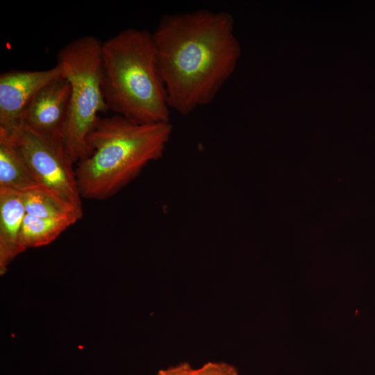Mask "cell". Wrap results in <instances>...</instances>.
<instances>
[{
	"instance_id": "cell-1",
	"label": "cell",
	"mask_w": 375,
	"mask_h": 375,
	"mask_svg": "<svg viewBox=\"0 0 375 375\" xmlns=\"http://www.w3.org/2000/svg\"><path fill=\"white\" fill-rule=\"evenodd\" d=\"M152 33L170 109L187 116L211 103L240 55L232 15L206 8L165 14Z\"/></svg>"
},
{
	"instance_id": "cell-2",
	"label": "cell",
	"mask_w": 375,
	"mask_h": 375,
	"mask_svg": "<svg viewBox=\"0 0 375 375\" xmlns=\"http://www.w3.org/2000/svg\"><path fill=\"white\" fill-rule=\"evenodd\" d=\"M172 133L170 122L139 124L117 114L99 117L87 138L92 153L75 169L82 199L115 195L162 156Z\"/></svg>"
},
{
	"instance_id": "cell-3",
	"label": "cell",
	"mask_w": 375,
	"mask_h": 375,
	"mask_svg": "<svg viewBox=\"0 0 375 375\" xmlns=\"http://www.w3.org/2000/svg\"><path fill=\"white\" fill-rule=\"evenodd\" d=\"M102 72L109 110L139 124L170 122L151 32L129 28L103 42Z\"/></svg>"
},
{
	"instance_id": "cell-4",
	"label": "cell",
	"mask_w": 375,
	"mask_h": 375,
	"mask_svg": "<svg viewBox=\"0 0 375 375\" xmlns=\"http://www.w3.org/2000/svg\"><path fill=\"white\" fill-rule=\"evenodd\" d=\"M102 42L92 35L76 38L59 49L56 63L71 87V110L65 141L74 163L92 150L87 138L99 114L108 110L102 92Z\"/></svg>"
},
{
	"instance_id": "cell-5",
	"label": "cell",
	"mask_w": 375,
	"mask_h": 375,
	"mask_svg": "<svg viewBox=\"0 0 375 375\" xmlns=\"http://www.w3.org/2000/svg\"><path fill=\"white\" fill-rule=\"evenodd\" d=\"M6 132L11 135L41 185L83 215L74 162L65 138L40 133L22 122Z\"/></svg>"
},
{
	"instance_id": "cell-6",
	"label": "cell",
	"mask_w": 375,
	"mask_h": 375,
	"mask_svg": "<svg viewBox=\"0 0 375 375\" xmlns=\"http://www.w3.org/2000/svg\"><path fill=\"white\" fill-rule=\"evenodd\" d=\"M65 78L57 64L44 70H8L0 74V128L11 131L21 121L24 109L47 84Z\"/></svg>"
},
{
	"instance_id": "cell-7",
	"label": "cell",
	"mask_w": 375,
	"mask_h": 375,
	"mask_svg": "<svg viewBox=\"0 0 375 375\" xmlns=\"http://www.w3.org/2000/svg\"><path fill=\"white\" fill-rule=\"evenodd\" d=\"M71 110V87L62 78L42 88L24 109L20 122L42 134L63 137Z\"/></svg>"
},
{
	"instance_id": "cell-8",
	"label": "cell",
	"mask_w": 375,
	"mask_h": 375,
	"mask_svg": "<svg viewBox=\"0 0 375 375\" xmlns=\"http://www.w3.org/2000/svg\"><path fill=\"white\" fill-rule=\"evenodd\" d=\"M22 194L0 188V274L25 250L21 244V229L26 215Z\"/></svg>"
},
{
	"instance_id": "cell-9",
	"label": "cell",
	"mask_w": 375,
	"mask_h": 375,
	"mask_svg": "<svg viewBox=\"0 0 375 375\" xmlns=\"http://www.w3.org/2000/svg\"><path fill=\"white\" fill-rule=\"evenodd\" d=\"M43 188L11 135L0 128V188L24 193Z\"/></svg>"
},
{
	"instance_id": "cell-10",
	"label": "cell",
	"mask_w": 375,
	"mask_h": 375,
	"mask_svg": "<svg viewBox=\"0 0 375 375\" xmlns=\"http://www.w3.org/2000/svg\"><path fill=\"white\" fill-rule=\"evenodd\" d=\"M22 194L28 215L42 218L70 219L75 222L83 216L73 206L44 188Z\"/></svg>"
},
{
	"instance_id": "cell-11",
	"label": "cell",
	"mask_w": 375,
	"mask_h": 375,
	"mask_svg": "<svg viewBox=\"0 0 375 375\" xmlns=\"http://www.w3.org/2000/svg\"><path fill=\"white\" fill-rule=\"evenodd\" d=\"M75 223L70 219L42 218L26 214L21 229V244L25 251L47 245Z\"/></svg>"
},
{
	"instance_id": "cell-12",
	"label": "cell",
	"mask_w": 375,
	"mask_h": 375,
	"mask_svg": "<svg viewBox=\"0 0 375 375\" xmlns=\"http://www.w3.org/2000/svg\"><path fill=\"white\" fill-rule=\"evenodd\" d=\"M197 369L198 375H239L233 365L224 362L209 361Z\"/></svg>"
},
{
	"instance_id": "cell-13",
	"label": "cell",
	"mask_w": 375,
	"mask_h": 375,
	"mask_svg": "<svg viewBox=\"0 0 375 375\" xmlns=\"http://www.w3.org/2000/svg\"><path fill=\"white\" fill-rule=\"evenodd\" d=\"M156 375H198L197 369L188 362L160 369Z\"/></svg>"
}]
</instances>
